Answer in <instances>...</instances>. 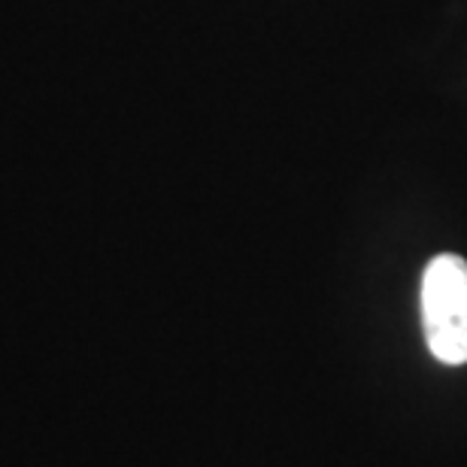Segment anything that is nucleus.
<instances>
[{
	"label": "nucleus",
	"instance_id": "nucleus-1",
	"mask_svg": "<svg viewBox=\"0 0 467 467\" xmlns=\"http://www.w3.org/2000/svg\"><path fill=\"white\" fill-rule=\"evenodd\" d=\"M422 325L428 349L443 364L467 361V261L443 252L422 274Z\"/></svg>",
	"mask_w": 467,
	"mask_h": 467
}]
</instances>
